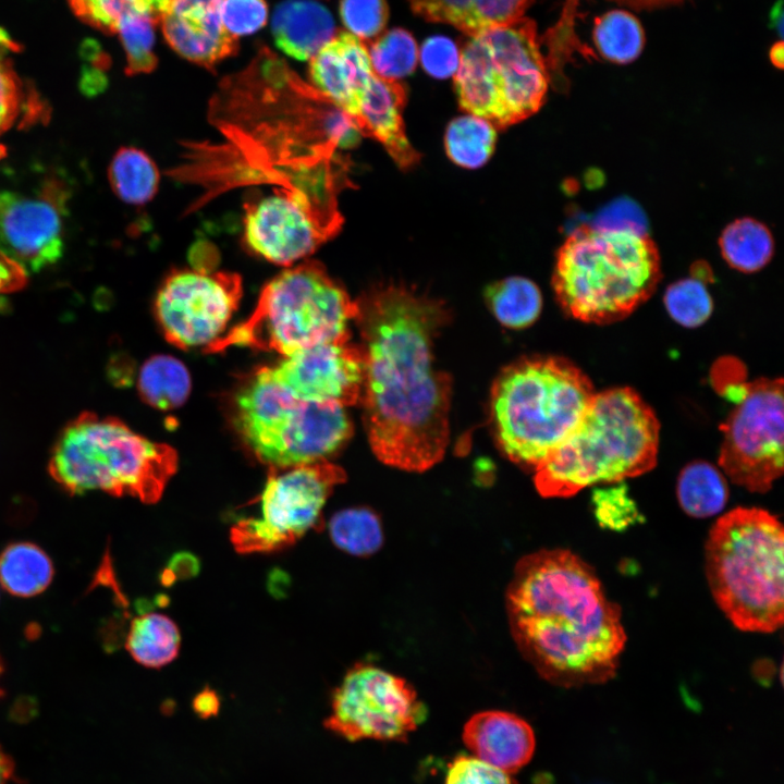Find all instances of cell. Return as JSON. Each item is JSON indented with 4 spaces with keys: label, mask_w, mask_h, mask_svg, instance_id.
Segmentation results:
<instances>
[{
    "label": "cell",
    "mask_w": 784,
    "mask_h": 784,
    "mask_svg": "<svg viewBox=\"0 0 784 784\" xmlns=\"http://www.w3.org/2000/svg\"><path fill=\"white\" fill-rule=\"evenodd\" d=\"M357 305L370 446L384 464L426 470L442 458L450 437L451 378L432 354L445 307L402 285L376 287Z\"/></svg>",
    "instance_id": "6da1fadb"
},
{
    "label": "cell",
    "mask_w": 784,
    "mask_h": 784,
    "mask_svg": "<svg viewBox=\"0 0 784 784\" xmlns=\"http://www.w3.org/2000/svg\"><path fill=\"white\" fill-rule=\"evenodd\" d=\"M513 639L539 675L569 688L614 677L625 648L620 607L593 568L566 549H543L515 565L505 592Z\"/></svg>",
    "instance_id": "7a4b0ae2"
},
{
    "label": "cell",
    "mask_w": 784,
    "mask_h": 784,
    "mask_svg": "<svg viewBox=\"0 0 784 784\" xmlns=\"http://www.w3.org/2000/svg\"><path fill=\"white\" fill-rule=\"evenodd\" d=\"M660 424L630 388L596 392L568 437L535 468L544 498H567L603 482L640 476L657 464Z\"/></svg>",
    "instance_id": "3957f363"
},
{
    "label": "cell",
    "mask_w": 784,
    "mask_h": 784,
    "mask_svg": "<svg viewBox=\"0 0 784 784\" xmlns=\"http://www.w3.org/2000/svg\"><path fill=\"white\" fill-rule=\"evenodd\" d=\"M660 277L658 249L644 232L581 226L560 247L552 284L566 314L605 324L645 303Z\"/></svg>",
    "instance_id": "277c9868"
},
{
    "label": "cell",
    "mask_w": 784,
    "mask_h": 784,
    "mask_svg": "<svg viewBox=\"0 0 784 784\" xmlns=\"http://www.w3.org/2000/svg\"><path fill=\"white\" fill-rule=\"evenodd\" d=\"M784 529L758 507H736L711 527L706 575L714 601L735 627L773 633L784 618Z\"/></svg>",
    "instance_id": "5b68a950"
},
{
    "label": "cell",
    "mask_w": 784,
    "mask_h": 784,
    "mask_svg": "<svg viewBox=\"0 0 784 784\" xmlns=\"http://www.w3.org/2000/svg\"><path fill=\"white\" fill-rule=\"evenodd\" d=\"M595 389L562 357L520 359L503 369L491 390L497 442L515 463L537 467L575 429Z\"/></svg>",
    "instance_id": "8992f818"
},
{
    "label": "cell",
    "mask_w": 784,
    "mask_h": 784,
    "mask_svg": "<svg viewBox=\"0 0 784 784\" xmlns=\"http://www.w3.org/2000/svg\"><path fill=\"white\" fill-rule=\"evenodd\" d=\"M177 467L175 451L112 417L84 412L61 431L48 470L70 494L101 490L157 502Z\"/></svg>",
    "instance_id": "52a82bcc"
},
{
    "label": "cell",
    "mask_w": 784,
    "mask_h": 784,
    "mask_svg": "<svg viewBox=\"0 0 784 784\" xmlns=\"http://www.w3.org/2000/svg\"><path fill=\"white\" fill-rule=\"evenodd\" d=\"M357 313V301L323 265L305 260L270 280L252 315L205 348L218 353L235 345L287 356L319 343L348 340V323Z\"/></svg>",
    "instance_id": "ba28073f"
},
{
    "label": "cell",
    "mask_w": 784,
    "mask_h": 784,
    "mask_svg": "<svg viewBox=\"0 0 784 784\" xmlns=\"http://www.w3.org/2000/svg\"><path fill=\"white\" fill-rule=\"evenodd\" d=\"M548 84L537 26L525 16L471 35L454 74L460 107L499 128L536 113Z\"/></svg>",
    "instance_id": "9c48e42d"
},
{
    "label": "cell",
    "mask_w": 784,
    "mask_h": 784,
    "mask_svg": "<svg viewBox=\"0 0 784 784\" xmlns=\"http://www.w3.org/2000/svg\"><path fill=\"white\" fill-rule=\"evenodd\" d=\"M234 420L246 445L272 469L324 461L353 431L344 406L295 399L268 367L258 369L237 393Z\"/></svg>",
    "instance_id": "30bf717a"
},
{
    "label": "cell",
    "mask_w": 784,
    "mask_h": 784,
    "mask_svg": "<svg viewBox=\"0 0 784 784\" xmlns=\"http://www.w3.org/2000/svg\"><path fill=\"white\" fill-rule=\"evenodd\" d=\"M339 189L327 184H287L244 204V241L264 259L291 266L335 235L342 217Z\"/></svg>",
    "instance_id": "8fae6325"
},
{
    "label": "cell",
    "mask_w": 784,
    "mask_h": 784,
    "mask_svg": "<svg viewBox=\"0 0 784 784\" xmlns=\"http://www.w3.org/2000/svg\"><path fill=\"white\" fill-rule=\"evenodd\" d=\"M344 470L318 461L283 469L270 468L259 498L260 517L244 518L231 528L240 553H269L293 546L309 530L323 527L322 509Z\"/></svg>",
    "instance_id": "7c38bea8"
},
{
    "label": "cell",
    "mask_w": 784,
    "mask_h": 784,
    "mask_svg": "<svg viewBox=\"0 0 784 784\" xmlns=\"http://www.w3.org/2000/svg\"><path fill=\"white\" fill-rule=\"evenodd\" d=\"M427 716L425 705L404 678L356 663L332 694L323 725L351 740L405 742Z\"/></svg>",
    "instance_id": "4fadbf2b"
},
{
    "label": "cell",
    "mask_w": 784,
    "mask_h": 784,
    "mask_svg": "<svg viewBox=\"0 0 784 784\" xmlns=\"http://www.w3.org/2000/svg\"><path fill=\"white\" fill-rule=\"evenodd\" d=\"M783 380L761 378L744 394L721 429L719 464L751 492H767L783 473Z\"/></svg>",
    "instance_id": "5bb4252c"
},
{
    "label": "cell",
    "mask_w": 784,
    "mask_h": 784,
    "mask_svg": "<svg viewBox=\"0 0 784 784\" xmlns=\"http://www.w3.org/2000/svg\"><path fill=\"white\" fill-rule=\"evenodd\" d=\"M242 294L237 273L174 270L158 290L155 314L171 344L180 348L207 346L222 335Z\"/></svg>",
    "instance_id": "9a60e30c"
},
{
    "label": "cell",
    "mask_w": 784,
    "mask_h": 784,
    "mask_svg": "<svg viewBox=\"0 0 784 784\" xmlns=\"http://www.w3.org/2000/svg\"><path fill=\"white\" fill-rule=\"evenodd\" d=\"M69 198L70 189L57 176L26 189L0 186V250L27 273L57 262Z\"/></svg>",
    "instance_id": "2e32d148"
},
{
    "label": "cell",
    "mask_w": 784,
    "mask_h": 784,
    "mask_svg": "<svg viewBox=\"0 0 784 784\" xmlns=\"http://www.w3.org/2000/svg\"><path fill=\"white\" fill-rule=\"evenodd\" d=\"M268 370L277 383L302 401L346 407L362 400L365 357L362 347L348 340L319 343L294 352Z\"/></svg>",
    "instance_id": "e0dca14e"
},
{
    "label": "cell",
    "mask_w": 784,
    "mask_h": 784,
    "mask_svg": "<svg viewBox=\"0 0 784 784\" xmlns=\"http://www.w3.org/2000/svg\"><path fill=\"white\" fill-rule=\"evenodd\" d=\"M223 1L169 0L159 23L170 47L184 59L209 70L235 54L238 39L222 25Z\"/></svg>",
    "instance_id": "ac0fdd59"
},
{
    "label": "cell",
    "mask_w": 784,
    "mask_h": 784,
    "mask_svg": "<svg viewBox=\"0 0 784 784\" xmlns=\"http://www.w3.org/2000/svg\"><path fill=\"white\" fill-rule=\"evenodd\" d=\"M375 74L365 41L343 30L310 59L308 68L313 87L352 119Z\"/></svg>",
    "instance_id": "d6986e66"
},
{
    "label": "cell",
    "mask_w": 784,
    "mask_h": 784,
    "mask_svg": "<svg viewBox=\"0 0 784 784\" xmlns=\"http://www.w3.org/2000/svg\"><path fill=\"white\" fill-rule=\"evenodd\" d=\"M463 742L479 760L513 774L535 751L531 726L516 714L489 710L474 714L464 725Z\"/></svg>",
    "instance_id": "ffe728a7"
},
{
    "label": "cell",
    "mask_w": 784,
    "mask_h": 784,
    "mask_svg": "<svg viewBox=\"0 0 784 784\" xmlns=\"http://www.w3.org/2000/svg\"><path fill=\"white\" fill-rule=\"evenodd\" d=\"M405 102L406 91L401 83L375 74L353 118L360 133L380 142L401 168H409L419 159L405 134Z\"/></svg>",
    "instance_id": "44dd1931"
},
{
    "label": "cell",
    "mask_w": 784,
    "mask_h": 784,
    "mask_svg": "<svg viewBox=\"0 0 784 784\" xmlns=\"http://www.w3.org/2000/svg\"><path fill=\"white\" fill-rule=\"evenodd\" d=\"M277 47L299 61L310 60L335 34L332 14L314 0H284L271 23Z\"/></svg>",
    "instance_id": "7402d4cb"
},
{
    "label": "cell",
    "mask_w": 784,
    "mask_h": 784,
    "mask_svg": "<svg viewBox=\"0 0 784 784\" xmlns=\"http://www.w3.org/2000/svg\"><path fill=\"white\" fill-rule=\"evenodd\" d=\"M535 0H409L413 12L471 36L524 16Z\"/></svg>",
    "instance_id": "603a6c76"
},
{
    "label": "cell",
    "mask_w": 784,
    "mask_h": 784,
    "mask_svg": "<svg viewBox=\"0 0 784 784\" xmlns=\"http://www.w3.org/2000/svg\"><path fill=\"white\" fill-rule=\"evenodd\" d=\"M53 574L51 559L33 542H12L0 552V584L13 596L39 595L50 585Z\"/></svg>",
    "instance_id": "cb8c5ba5"
},
{
    "label": "cell",
    "mask_w": 784,
    "mask_h": 784,
    "mask_svg": "<svg viewBox=\"0 0 784 784\" xmlns=\"http://www.w3.org/2000/svg\"><path fill=\"white\" fill-rule=\"evenodd\" d=\"M180 646L181 635L176 624L169 616L156 612L135 617L125 639V647L132 658L154 669L172 662Z\"/></svg>",
    "instance_id": "d4e9b609"
},
{
    "label": "cell",
    "mask_w": 784,
    "mask_h": 784,
    "mask_svg": "<svg viewBox=\"0 0 784 784\" xmlns=\"http://www.w3.org/2000/svg\"><path fill=\"white\" fill-rule=\"evenodd\" d=\"M676 494L686 514L705 518L722 512L728 499V487L718 468L708 462L699 461L682 469Z\"/></svg>",
    "instance_id": "484cf974"
},
{
    "label": "cell",
    "mask_w": 784,
    "mask_h": 784,
    "mask_svg": "<svg viewBox=\"0 0 784 784\" xmlns=\"http://www.w3.org/2000/svg\"><path fill=\"white\" fill-rule=\"evenodd\" d=\"M137 387L143 401L157 409L169 411L186 401L191 392V377L179 359L157 355L143 364Z\"/></svg>",
    "instance_id": "4316f807"
},
{
    "label": "cell",
    "mask_w": 784,
    "mask_h": 784,
    "mask_svg": "<svg viewBox=\"0 0 784 784\" xmlns=\"http://www.w3.org/2000/svg\"><path fill=\"white\" fill-rule=\"evenodd\" d=\"M108 179L121 200L144 205L157 194L160 174L155 161L145 151L136 147H122L109 164Z\"/></svg>",
    "instance_id": "83f0119b"
},
{
    "label": "cell",
    "mask_w": 784,
    "mask_h": 784,
    "mask_svg": "<svg viewBox=\"0 0 784 784\" xmlns=\"http://www.w3.org/2000/svg\"><path fill=\"white\" fill-rule=\"evenodd\" d=\"M485 297L497 320L511 329H523L534 323L542 307L538 286L522 277L491 283L486 289Z\"/></svg>",
    "instance_id": "f1b7e54d"
},
{
    "label": "cell",
    "mask_w": 784,
    "mask_h": 784,
    "mask_svg": "<svg viewBox=\"0 0 784 784\" xmlns=\"http://www.w3.org/2000/svg\"><path fill=\"white\" fill-rule=\"evenodd\" d=\"M720 247L731 267L743 272H755L771 259L773 240L764 224L744 218L725 228L720 237Z\"/></svg>",
    "instance_id": "f546056e"
},
{
    "label": "cell",
    "mask_w": 784,
    "mask_h": 784,
    "mask_svg": "<svg viewBox=\"0 0 784 784\" xmlns=\"http://www.w3.org/2000/svg\"><path fill=\"white\" fill-rule=\"evenodd\" d=\"M497 127L486 119L466 114L450 122L444 136L448 157L457 166L476 169L491 157Z\"/></svg>",
    "instance_id": "4dcf8cb0"
},
{
    "label": "cell",
    "mask_w": 784,
    "mask_h": 784,
    "mask_svg": "<svg viewBox=\"0 0 784 784\" xmlns=\"http://www.w3.org/2000/svg\"><path fill=\"white\" fill-rule=\"evenodd\" d=\"M592 38L604 59L620 64L636 60L645 46L641 24L624 10H612L598 16Z\"/></svg>",
    "instance_id": "1f68e13d"
},
{
    "label": "cell",
    "mask_w": 784,
    "mask_h": 784,
    "mask_svg": "<svg viewBox=\"0 0 784 784\" xmlns=\"http://www.w3.org/2000/svg\"><path fill=\"white\" fill-rule=\"evenodd\" d=\"M75 15L107 34L135 19H150L157 24L169 0H68Z\"/></svg>",
    "instance_id": "d6a6232c"
},
{
    "label": "cell",
    "mask_w": 784,
    "mask_h": 784,
    "mask_svg": "<svg viewBox=\"0 0 784 784\" xmlns=\"http://www.w3.org/2000/svg\"><path fill=\"white\" fill-rule=\"evenodd\" d=\"M329 535L339 549L355 556L371 555L383 543L380 518L367 507L345 509L335 513L329 522Z\"/></svg>",
    "instance_id": "836d02e7"
},
{
    "label": "cell",
    "mask_w": 784,
    "mask_h": 784,
    "mask_svg": "<svg viewBox=\"0 0 784 784\" xmlns=\"http://www.w3.org/2000/svg\"><path fill=\"white\" fill-rule=\"evenodd\" d=\"M17 45L0 29V135L9 131L24 115L41 113L37 96L23 84L13 69L9 52Z\"/></svg>",
    "instance_id": "e575fe53"
},
{
    "label": "cell",
    "mask_w": 784,
    "mask_h": 784,
    "mask_svg": "<svg viewBox=\"0 0 784 784\" xmlns=\"http://www.w3.org/2000/svg\"><path fill=\"white\" fill-rule=\"evenodd\" d=\"M367 48L373 72L384 79H401L416 69L418 47L412 34L403 28L383 33Z\"/></svg>",
    "instance_id": "d590c367"
},
{
    "label": "cell",
    "mask_w": 784,
    "mask_h": 784,
    "mask_svg": "<svg viewBox=\"0 0 784 784\" xmlns=\"http://www.w3.org/2000/svg\"><path fill=\"white\" fill-rule=\"evenodd\" d=\"M664 305L672 319L686 328L699 327L713 310L711 295L696 278L671 284L664 294Z\"/></svg>",
    "instance_id": "8d00e7d4"
},
{
    "label": "cell",
    "mask_w": 784,
    "mask_h": 784,
    "mask_svg": "<svg viewBox=\"0 0 784 784\" xmlns=\"http://www.w3.org/2000/svg\"><path fill=\"white\" fill-rule=\"evenodd\" d=\"M157 23L150 19H135L125 22L118 30L126 54L125 73L136 75L149 73L157 66L154 52L155 27Z\"/></svg>",
    "instance_id": "74e56055"
},
{
    "label": "cell",
    "mask_w": 784,
    "mask_h": 784,
    "mask_svg": "<svg viewBox=\"0 0 784 784\" xmlns=\"http://www.w3.org/2000/svg\"><path fill=\"white\" fill-rule=\"evenodd\" d=\"M340 15L350 33L365 41L383 30L389 8L385 0H341Z\"/></svg>",
    "instance_id": "f35d334b"
},
{
    "label": "cell",
    "mask_w": 784,
    "mask_h": 784,
    "mask_svg": "<svg viewBox=\"0 0 784 784\" xmlns=\"http://www.w3.org/2000/svg\"><path fill=\"white\" fill-rule=\"evenodd\" d=\"M267 19L265 0H224L221 5L222 25L234 38L257 32L266 25Z\"/></svg>",
    "instance_id": "ab89813d"
},
{
    "label": "cell",
    "mask_w": 784,
    "mask_h": 784,
    "mask_svg": "<svg viewBox=\"0 0 784 784\" xmlns=\"http://www.w3.org/2000/svg\"><path fill=\"white\" fill-rule=\"evenodd\" d=\"M595 505L600 525L610 529L623 530L637 522V509L623 488L599 490Z\"/></svg>",
    "instance_id": "60d3db41"
},
{
    "label": "cell",
    "mask_w": 784,
    "mask_h": 784,
    "mask_svg": "<svg viewBox=\"0 0 784 784\" xmlns=\"http://www.w3.org/2000/svg\"><path fill=\"white\" fill-rule=\"evenodd\" d=\"M444 784H513L510 774L474 756L460 755L449 765Z\"/></svg>",
    "instance_id": "b9f144b4"
},
{
    "label": "cell",
    "mask_w": 784,
    "mask_h": 784,
    "mask_svg": "<svg viewBox=\"0 0 784 784\" xmlns=\"http://www.w3.org/2000/svg\"><path fill=\"white\" fill-rule=\"evenodd\" d=\"M418 57L424 70L436 78L453 76L460 63L456 45L444 36H432L426 39Z\"/></svg>",
    "instance_id": "7bdbcfd3"
},
{
    "label": "cell",
    "mask_w": 784,
    "mask_h": 784,
    "mask_svg": "<svg viewBox=\"0 0 784 784\" xmlns=\"http://www.w3.org/2000/svg\"><path fill=\"white\" fill-rule=\"evenodd\" d=\"M26 282L27 272L0 250V296L20 291Z\"/></svg>",
    "instance_id": "ee69618b"
},
{
    "label": "cell",
    "mask_w": 784,
    "mask_h": 784,
    "mask_svg": "<svg viewBox=\"0 0 784 784\" xmlns=\"http://www.w3.org/2000/svg\"><path fill=\"white\" fill-rule=\"evenodd\" d=\"M198 568V562L192 554H176L170 562L169 568L162 574V581L163 584H169L175 578L189 577L196 574Z\"/></svg>",
    "instance_id": "f6af8a7d"
},
{
    "label": "cell",
    "mask_w": 784,
    "mask_h": 784,
    "mask_svg": "<svg viewBox=\"0 0 784 784\" xmlns=\"http://www.w3.org/2000/svg\"><path fill=\"white\" fill-rule=\"evenodd\" d=\"M220 708V699L212 689L205 688L198 693L193 700V710L201 719H209L217 715Z\"/></svg>",
    "instance_id": "bcb514c9"
},
{
    "label": "cell",
    "mask_w": 784,
    "mask_h": 784,
    "mask_svg": "<svg viewBox=\"0 0 784 784\" xmlns=\"http://www.w3.org/2000/svg\"><path fill=\"white\" fill-rule=\"evenodd\" d=\"M14 764L7 752L0 747V784H10L13 777Z\"/></svg>",
    "instance_id": "7dc6e473"
},
{
    "label": "cell",
    "mask_w": 784,
    "mask_h": 784,
    "mask_svg": "<svg viewBox=\"0 0 784 784\" xmlns=\"http://www.w3.org/2000/svg\"><path fill=\"white\" fill-rule=\"evenodd\" d=\"M770 60L779 69L783 68L784 62V48L783 42L779 41L774 44L770 50Z\"/></svg>",
    "instance_id": "c3c4849f"
},
{
    "label": "cell",
    "mask_w": 784,
    "mask_h": 784,
    "mask_svg": "<svg viewBox=\"0 0 784 784\" xmlns=\"http://www.w3.org/2000/svg\"><path fill=\"white\" fill-rule=\"evenodd\" d=\"M771 21L772 26H776L779 28V34L782 35V27H783V12H782V1L779 0L775 5L773 7L771 11Z\"/></svg>",
    "instance_id": "681fc988"
},
{
    "label": "cell",
    "mask_w": 784,
    "mask_h": 784,
    "mask_svg": "<svg viewBox=\"0 0 784 784\" xmlns=\"http://www.w3.org/2000/svg\"><path fill=\"white\" fill-rule=\"evenodd\" d=\"M681 0H626V2L638 4V5H661L677 2Z\"/></svg>",
    "instance_id": "f907efd6"
},
{
    "label": "cell",
    "mask_w": 784,
    "mask_h": 784,
    "mask_svg": "<svg viewBox=\"0 0 784 784\" xmlns=\"http://www.w3.org/2000/svg\"><path fill=\"white\" fill-rule=\"evenodd\" d=\"M2 672H3V665H2V662H1V659H0V676H1ZM1 695H2V691H1V688H0V696H1Z\"/></svg>",
    "instance_id": "816d5d0a"
},
{
    "label": "cell",
    "mask_w": 784,
    "mask_h": 784,
    "mask_svg": "<svg viewBox=\"0 0 784 784\" xmlns=\"http://www.w3.org/2000/svg\"><path fill=\"white\" fill-rule=\"evenodd\" d=\"M4 156V148L0 146V159Z\"/></svg>",
    "instance_id": "f5cc1de1"
}]
</instances>
